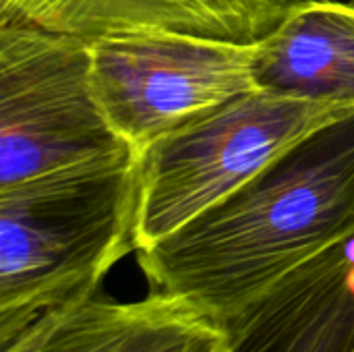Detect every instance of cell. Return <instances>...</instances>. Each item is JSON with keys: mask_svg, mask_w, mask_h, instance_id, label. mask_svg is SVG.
<instances>
[{"mask_svg": "<svg viewBox=\"0 0 354 352\" xmlns=\"http://www.w3.org/2000/svg\"><path fill=\"white\" fill-rule=\"evenodd\" d=\"M354 237V112L274 160L239 191L137 251L156 290L228 322L292 270Z\"/></svg>", "mask_w": 354, "mask_h": 352, "instance_id": "1", "label": "cell"}, {"mask_svg": "<svg viewBox=\"0 0 354 352\" xmlns=\"http://www.w3.org/2000/svg\"><path fill=\"white\" fill-rule=\"evenodd\" d=\"M137 154L0 187V340L95 295L135 251Z\"/></svg>", "mask_w": 354, "mask_h": 352, "instance_id": "2", "label": "cell"}, {"mask_svg": "<svg viewBox=\"0 0 354 352\" xmlns=\"http://www.w3.org/2000/svg\"><path fill=\"white\" fill-rule=\"evenodd\" d=\"M353 112L253 89L160 137L137 154L135 251L189 224L292 145Z\"/></svg>", "mask_w": 354, "mask_h": 352, "instance_id": "3", "label": "cell"}, {"mask_svg": "<svg viewBox=\"0 0 354 352\" xmlns=\"http://www.w3.org/2000/svg\"><path fill=\"white\" fill-rule=\"evenodd\" d=\"M129 154L97 100L89 39L0 21V187Z\"/></svg>", "mask_w": 354, "mask_h": 352, "instance_id": "4", "label": "cell"}, {"mask_svg": "<svg viewBox=\"0 0 354 352\" xmlns=\"http://www.w3.org/2000/svg\"><path fill=\"white\" fill-rule=\"evenodd\" d=\"M89 50L97 100L135 154L255 89L253 44L139 31L89 39Z\"/></svg>", "mask_w": 354, "mask_h": 352, "instance_id": "5", "label": "cell"}, {"mask_svg": "<svg viewBox=\"0 0 354 352\" xmlns=\"http://www.w3.org/2000/svg\"><path fill=\"white\" fill-rule=\"evenodd\" d=\"M2 352H230L228 324L193 301L156 290L116 303L95 295L44 313L0 340Z\"/></svg>", "mask_w": 354, "mask_h": 352, "instance_id": "6", "label": "cell"}, {"mask_svg": "<svg viewBox=\"0 0 354 352\" xmlns=\"http://www.w3.org/2000/svg\"><path fill=\"white\" fill-rule=\"evenodd\" d=\"M226 324L230 352L353 351L354 237L292 270Z\"/></svg>", "mask_w": 354, "mask_h": 352, "instance_id": "7", "label": "cell"}, {"mask_svg": "<svg viewBox=\"0 0 354 352\" xmlns=\"http://www.w3.org/2000/svg\"><path fill=\"white\" fill-rule=\"evenodd\" d=\"M286 0H0V21L97 39L174 31L255 44L284 17Z\"/></svg>", "mask_w": 354, "mask_h": 352, "instance_id": "8", "label": "cell"}, {"mask_svg": "<svg viewBox=\"0 0 354 352\" xmlns=\"http://www.w3.org/2000/svg\"><path fill=\"white\" fill-rule=\"evenodd\" d=\"M259 91L354 108V4L297 0L253 44Z\"/></svg>", "mask_w": 354, "mask_h": 352, "instance_id": "9", "label": "cell"}, {"mask_svg": "<svg viewBox=\"0 0 354 352\" xmlns=\"http://www.w3.org/2000/svg\"><path fill=\"white\" fill-rule=\"evenodd\" d=\"M351 352H354V342H353V351H351Z\"/></svg>", "mask_w": 354, "mask_h": 352, "instance_id": "10", "label": "cell"}]
</instances>
